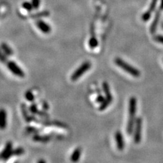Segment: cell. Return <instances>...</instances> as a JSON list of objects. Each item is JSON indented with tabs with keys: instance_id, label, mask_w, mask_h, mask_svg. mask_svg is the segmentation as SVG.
<instances>
[{
	"instance_id": "4dcf8cb0",
	"label": "cell",
	"mask_w": 163,
	"mask_h": 163,
	"mask_svg": "<svg viewBox=\"0 0 163 163\" xmlns=\"http://www.w3.org/2000/svg\"><path fill=\"white\" fill-rule=\"evenodd\" d=\"M37 163H46V162L44 160H43V159H40V160H39L38 162H37Z\"/></svg>"
},
{
	"instance_id": "7a4b0ae2",
	"label": "cell",
	"mask_w": 163,
	"mask_h": 163,
	"mask_svg": "<svg viewBox=\"0 0 163 163\" xmlns=\"http://www.w3.org/2000/svg\"><path fill=\"white\" fill-rule=\"evenodd\" d=\"M91 63L90 61H85L75 70L71 76L72 81H76L79 78H80L86 72L88 71L91 67Z\"/></svg>"
},
{
	"instance_id": "d4e9b609",
	"label": "cell",
	"mask_w": 163,
	"mask_h": 163,
	"mask_svg": "<svg viewBox=\"0 0 163 163\" xmlns=\"http://www.w3.org/2000/svg\"><path fill=\"white\" fill-rule=\"evenodd\" d=\"M31 4L33 7V9L35 10L38 9L40 5V0H32Z\"/></svg>"
},
{
	"instance_id": "ac0fdd59",
	"label": "cell",
	"mask_w": 163,
	"mask_h": 163,
	"mask_svg": "<svg viewBox=\"0 0 163 163\" xmlns=\"http://www.w3.org/2000/svg\"><path fill=\"white\" fill-rule=\"evenodd\" d=\"M21 111H22V114H23V117H24V118H25L26 122H31V121L33 120L31 119V117L29 116L28 115V112H26V110L25 105L22 104V105H21Z\"/></svg>"
},
{
	"instance_id": "603a6c76",
	"label": "cell",
	"mask_w": 163,
	"mask_h": 163,
	"mask_svg": "<svg viewBox=\"0 0 163 163\" xmlns=\"http://www.w3.org/2000/svg\"><path fill=\"white\" fill-rule=\"evenodd\" d=\"M0 62L5 64L7 62V56L1 50H0Z\"/></svg>"
},
{
	"instance_id": "277c9868",
	"label": "cell",
	"mask_w": 163,
	"mask_h": 163,
	"mask_svg": "<svg viewBox=\"0 0 163 163\" xmlns=\"http://www.w3.org/2000/svg\"><path fill=\"white\" fill-rule=\"evenodd\" d=\"M6 65L8 68V70L12 72V73L19 78L25 77V72L21 69V67L18 66L17 64L14 61H7L6 63Z\"/></svg>"
},
{
	"instance_id": "f546056e",
	"label": "cell",
	"mask_w": 163,
	"mask_h": 163,
	"mask_svg": "<svg viewBox=\"0 0 163 163\" xmlns=\"http://www.w3.org/2000/svg\"><path fill=\"white\" fill-rule=\"evenodd\" d=\"M163 10V0H161V6H160V10Z\"/></svg>"
},
{
	"instance_id": "44dd1931",
	"label": "cell",
	"mask_w": 163,
	"mask_h": 163,
	"mask_svg": "<svg viewBox=\"0 0 163 163\" xmlns=\"http://www.w3.org/2000/svg\"><path fill=\"white\" fill-rule=\"evenodd\" d=\"M25 97L26 99L30 102L33 101L34 99H35V96H34L33 93H32L31 90H28V91H26L25 94Z\"/></svg>"
},
{
	"instance_id": "4316f807",
	"label": "cell",
	"mask_w": 163,
	"mask_h": 163,
	"mask_svg": "<svg viewBox=\"0 0 163 163\" xmlns=\"http://www.w3.org/2000/svg\"><path fill=\"white\" fill-rule=\"evenodd\" d=\"M154 40L163 44V36H157L154 37Z\"/></svg>"
},
{
	"instance_id": "ba28073f",
	"label": "cell",
	"mask_w": 163,
	"mask_h": 163,
	"mask_svg": "<svg viewBox=\"0 0 163 163\" xmlns=\"http://www.w3.org/2000/svg\"><path fill=\"white\" fill-rule=\"evenodd\" d=\"M36 25L40 31L43 33L48 34L50 32L51 28L50 26L48 25L46 22H45L42 20H38L36 21Z\"/></svg>"
},
{
	"instance_id": "f1b7e54d",
	"label": "cell",
	"mask_w": 163,
	"mask_h": 163,
	"mask_svg": "<svg viewBox=\"0 0 163 163\" xmlns=\"http://www.w3.org/2000/svg\"><path fill=\"white\" fill-rule=\"evenodd\" d=\"M42 106H43L44 109H48V108H49L48 105V104L46 103V102H44V103H42Z\"/></svg>"
},
{
	"instance_id": "3957f363",
	"label": "cell",
	"mask_w": 163,
	"mask_h": 163,
	"mask_svg": "<svg viewBox=\"0 0 163 163\" xmlns=\"http://www.w3.org/2000/svg\"><path fill=\"white\" fill-rule=\"evenodd\" d=\"M142 130V119L141 117H137L135 120V125L134 130V141L135 143H139L141 139Z\"/></svg>"
},
{
	"instance_id": "7c38bea8",
	"label": "cell",
	"mask_w": 163,
	"mask_h": 163,
	"mask_svg": "<svg viewBox=\"0 0 163 163\" xmlns=\"http://www.w3.org/2000/svg\"><path fill=\"white\" fill-rule=\"evenodd\" d=\"M161 11L159 10L158 12L156 14V16H155L154 19L152 22V23L151 25V27H150V32L151 34H154L155 32H156V30L157 28V26L158 24L159 20H160L161 18Z\"/></svg>"
},
{
	"instance_id": "ffe728a7",
	"label": "cell",
	"mask_w": 163,
	"mask_h": 163,
	"mask_svg": "<svg viewBox=\"0 0 163 163\" xmlns=\"http://www.w3.org/2000/svg\"><path fill=\"white\" fill-rule=\"evenodd\" d=\"M98 46V40L95 36H91L89 40V46L91 48H94Z\"/></svg>"
},
{
	"instance_id": "484cf974",
	"label": "cell",
	"mask_w": 163,
	"mask_h": 163,
	"mask_svg": "<svg viewBox=\"0 0 163 163\" xmlns=\"http://www.w3.org/2000/svg\"><path fill=\"white\" fill-rule=\"evenodd\" d=\"M26 132H29V133H36V132H38V130L35 127H27L26 128Z\"/></svg>"
},
{
	"instance_id": "5b68a950",
	"label": "cell",
	"mask_w": 163,
	"mask_h": 163,
	"mask_svg": "<svg viewBox=\"0 0 163 163\" xmlns=\"http://www.w3.org/2000/svg\"><path fill=\"white\" fill-rule=\"evenodd\" d=\"M137 113V98L134 97L130 98L128 102V114L129 119H135V114Z\"/></svg>"
},
{
	"instance_id": "6da1fadb",
	"label": "cell",
	"mask_w": 163,
	"mask_h": 163,
	"mask_svg": "<svg viewBox=\"0 0 163 163\" xmlns=\"http://www.w3.org/2000/svg\"><path fill=\"white\" fill-rule=\"evenodd\" d=\"M114 62L117 66L121 68V69H122L124 71H126L127 73L131 74L133 77L138 78L140 76V75H141V73H140V71L137 69H136V68L131 66L127 62L124 61L122 59L116 58L114 60Z\"/></svg>"
},
{
	"instance_id": "d6986e66",
	"label": "cell",
	"mask_w": 163,
	"mask_h": 163,
	"mask_svg": "<svg viewBox=\"0 0 163 163\" xmlns=\"http://www.w3.org/2000/svg\"><path fill=\"white\" fill-rule=\"evenodd\" d=\"M102 88H103V90L105 94V97L112 95L110 92V89H109V86L108 84V82H104L103 84H102Z\"/></svg>"
},
{
	"instance_id": "5bb4252c",
	"label": "cell",
	"mask_w": 163,
	"mask_h": 163,
	"mask_svg": "<svg viewBox=\"0 0 163 163\" xmlns=\"http://www.w3.org/2000/svg\"><path fill=\"white\" fill-rule=\"evenodd\" d=\"M33 139L36 142L47 143L51 139L50 135H35L33 137Z\"/></svg>"
},
{
	"instance_id": "8fae6325",
	"label": "cell",
	"mask_w": 163,
	"mask_h": 163,
	"mask_svg": "<svg viewBox=\"0 0 163 163\" xmlns=\"http://www.w3.org/2000/svg\"><path fill=\"white\" fill-rule=\"evenodd\" d=\"M82 150L81 147H77V148H75L74 150L73 153H72L71 155L70 161L73 163L78 162L79 160V158H80L81 154H82Z\"/></svg>"
},
{
	"instance_id": "83f0119b",
	"label": "cell",
	"mask_w": 163,
	"mask_h": 163,
	"mask_svg": "<svg viewBox=\"0 0 163 163\" xmlns=\"http://www.w3.org/2000/svg\"><path fill=\"white\" fill-rule=\"evenodd\" d=\"M105 98H104L103 96H102L101 94H98L96 98V101L98 103H103V101L105 100Z\"/></svg>"
},
{
	"instance_id": "30bf717a",
	"label": "cell",
	"mask_w": 163,
	"mask_h": 163,
	"mask_svg": "<svg viewBox=\"0 0 163 163\" xmlns=\"http://www.w3.org/2000/svg\"><path fill=\"white\" fill-rule=\"evenodd\" d=\"M12 150V143L8 141L6 144L5 147L2 151V152L0 153V159L4 161L5 158L9 154V153Z\"/></svg>"
},
{
	"instance_id": "52a82bcc",
	"label": "cell",
	"mask_w": 163,
	"mask_h": 163,
	"mask_svg": "<svg viewBox=\"0 0 163 163\" xmlns=\"http://www.w3.org/2000/svg\"><path fill=\"white\" fill-rule=\"evenodd\" d=\"M7 112L3 108L0 109V130H4L7 127Z\"/></svg>"
},
{
	"instance_id": "9c48e42d",
	"label": "cell",
	"mask_w": 163,
	"mask_h": 163,
	"mask_svg": "<svg viewBox=\"0 0 163 163\" xmlns=\"http://www.w3.org/2000/svg\"><path fill=\"white\" fill-rule=\"evenodd\" d=\"M115 139L116 141V146L119 150H122L124 147V142L122 132L117 131L115 133Z\"/></svg>"
},
{
	"instance_id": "cb8c5ba5",
	"label": "cell",
	"mask_w": 163,
	"mask_h": 163,
	"mask_svg": "<svg viewBox=\"0 0 163 163\" xmlns=\"http://www.w3.org/2000/svg\"><path fill=\"white\" fill-rule=\"evenodd\" d=\"M29 110L31 113H34V114H37V112H38V109H37V106L36 104H32L29 108Z\"/></svg>"
},
{
	"instance_id": "2e32d148",
	"label": "cell",
	"mask_w": 163,
	"mask_h": 163,
	"mask_svg": "<svg viewBox=\"0 0 163 163\" xmlns=\"http://www.w3.org/2000/svg\"><path fill=\"white\" fill-rule=\"evenodd\" d=\"M135 120L136 119H129L127 123V131L128 135H131L134 131L135 125Z\"/></svg>"
},
{
	"instance_id": "9a60e30c",
	"label": "cell",
	"mask_w": 163,
	"mask_h": 163,
	"mask_svg": "<svg viewBox=\"0 0 163 163\" xmlns=\"http://www.w3.org/2000/svg\"><path fill=\"white\" fill-rule=\"evenodd\" d=\"M112 100H113V97H112V95L108 96V97H105V100L103 101V103H101L99 108H98L99 110L100 111L105 110V109L107 108L109 105L111 104V103L112 102Z\"/></svg>"
},
{
	"instance_id": "4fadbf2b",
	"label": "cell",
	"mask_w": 163,
	"mask_h": 163,
	"mask_svg": "<svg viewBox=\"0 0 163 163\" xmlns=\"http://www.w3.org/2000/svg\"><path fill=\"white\" fill-rule=\"evenodd\" d=\"M24 153H25V150L22 148V147H18V148L12 150L9 153V154L5 158L4 161L8 160L10 158H11L13 156H21V155H22Z\"/></svg>"
},
{
	"instance_id": "7402d4cb",
	"label": "cell",
	"mask_w": 163,
	"mask_h": 163,
	"mask_svg": "<svg viewBox=\"0 0 163 163\" xmlns=\"http://www.w3.org/2000/svg\"><path fill=\"white\" fill-rule=\"evenodd\" d=\"M22 6L25 10L29 11V12H30V11H32L33 9V7L31 3H29V2H25L22 3Z\"/></svg>"
},
{
	"instance_id": "8992f818",
	"label": "cell",
	"mask_w": 163,
	"mask_h": 163,
	"mask_svg": "<svg viewBox=\"0 0 163 163\" xmlns=\"http://www.w3.org/2000/svg\"><path fill=\"white\" fill-rule=\"evenodd\" d=\"M157 2H158V0H152V1H151L149 9L142 15V20L143 21H147L150 19L151 17V12H153L155 8H156Z\"/></svg>"
},
{
	"instance_id": "e0dca14e",
	"label": "cell",
	"mask_w": 163,
	"mask_h": 163,
	"mask_svg": "<svg viewBox=\"0 0 163 163\" xmlns=\"http://www.w3.org/2000/svg\"><path fill=\"white\" fill-rule=\"evenodd\" d=\"M1 48L6 56L13 55V51L12 50V48H11L6 43H2L1 44Z\"/></svg>"
}]
</instances>
